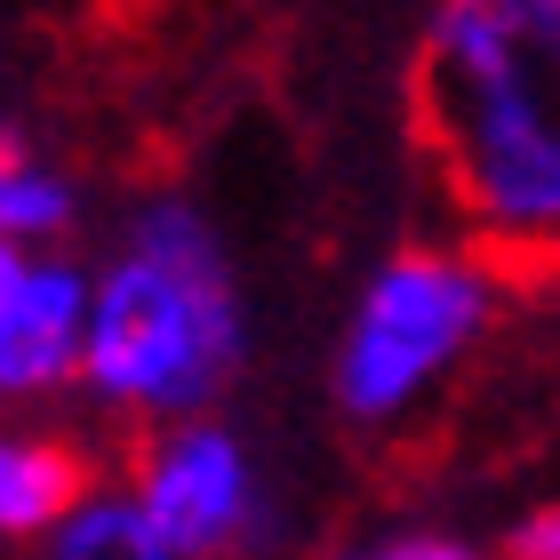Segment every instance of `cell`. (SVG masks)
Here are the masks:
<instances>
[{"mask_svg":"<svg viewBox=\"0 0 560 560\" xmlns=\"http://www.w3.org/2000/svg\"><path fill=\"white\" fill-rule=\"evenodd\" d=\"M241 361H248V304L217 217L176 185L129 200L105 265L89 272L81 393L105 417L161 432L217 417Z\"/></svg>","mask_w":560,"mask_h":560,"instance_id":"7a4b0ae2","label":"cell"},{"mask_svg":"<svg viewBox=\"0 0 560 560\" xmlns=\"http://www.w3.org/2000/svg\"><path fill=\"white\" fill-rule=\"evenodd\" d=\"M504 560H560V504H528L504 528Z\"/></svg>","mask_w":560,"mask_h":560,"instance_id":"8fae6325","label":"cell"},{"mask_svg":"<svg viewBox=\"0 0 560 560\" xmlns=\"http://www.w3.org/2000/svg\"><path fill=\"white\" fill-rule=\"evenodd\" d=\"M33 560H176L129 480H96L72 513L33 545Z\"/></svg>","mask_w":560,"mask_h":560,"instance_id":"ba28073f","label":"cell"},{"mask_svg":"<svg viewBox=\"0 0 560 560\" xmlns=\"http://www.w3.org/2000/svg\"><path fill=\"white\" fill-rule=\"evenodd\" d=\"M129 489H137V504L152 513V528H161V545L176 560H257L280 528L257 448L217 417L144 432Z\"/></svg>","mask_w":560,"mask_h":560,"instance_id":"277c9868","label":"cell"},{"mask_svg":"<svg viewBox=\"0 0 560 560\" xmlns=\"http://www.w3.org/2000/svg\"><path fill=\"white\" fill-rule=\"evenodd\" d=\"M497 304H504V272L480 265L465 241L393 248V257L361 280V296H352V313L337 328V361H328L337 409L352 424L417 417L480 352Z\"/></svg>","mask_w":560,"mask_h":560,"instance_id":"3957f363","label":"cell"},{"mask_svg":"<svg viewBox=\"0 0 560 560\" xmlns=\"http://www.w3.org/2000/svg\"><path fill=\"white\" fill-rule=\"evenodd\" d=\"M81 352H89V265L48 248L33 265V304L16 320V345L0 352V400H48L65 385H81Z\"/></svg>","mask_w":560,"mask_h":560,"instance_id":"5b68a950","label":"cell"},{"mask_svg":"<svg viewBox=\"0 0 560 560\" xmlns=\"http://www.w3.org/2000/svg\"><path fill=\"white\" fill-rule=\"evenodd\" d=\"M409 120L456 241L504 280H560V0H441Z\"/></svg>","mask_w":560,"mask_h":560,"instance_id":"6da1fadb","label":"cell"},{"mask_svg":"<svg viewBox=\"0 0 560 560\" xmlns=\"http://www.w3.org/2000/svg\"><path fill=\"white\" fill-rule=\"evenodd\" d=\"M89 489H96V472L65 432L0 424V545H40Z\"/></svg>","mask_w":560,"mask_h":560,"instance_id":"8992f818","label":"cell"},{"mask_svg":"<svg viewBox=\"0 0 560 560\" xmlns=\"http://www.w3.org/2000/svg\"><path fill=\"white\" fill-rule=\"evenodd\" d=\"M72 224H81V185L57 152H40L33 137L0 129V241L48 257Z\"/></svg>","mask_w":560,"mask_h":560,"instance_id":"52a82bcc","label":"cell"},{"mask_svg":"<svg viewBox=\"0 0 560 560\" xmlns=\"http://www.w3.org/2000/svg\"><path fill=\"white\" fill-rule=\"evenodd\" d=\"M328 560H489V552L448 537V528H385V537H361V545H345Z\"/></svg>","mask_w":560,"mask_h":560,"instance_id":"9c48e42d","label":"cell"},{"mask_svg":"<svg viewBox=\"0 0 560 560\" xmlns=\"http://www.w3.org/2000/svg\"><path fill=\"white\" fill-rule=\"evenodd\" d=\"M33 248H9L0 241V352L16 345V320H24V304H33Z\"/></svg>","mask_w":560,"mask_h":560,"instance_id":"30bf717a","label":"cell"}]
</instances>
